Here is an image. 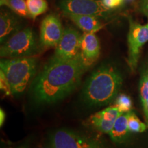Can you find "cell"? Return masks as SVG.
Instances as JSON below:
<instances>
[{
  "instance_id": "6da1fadb",
  "label": "cell",
  "mask_w": 148,
  "mask_h": 148,
  "mask_svg": "<svg viewBox=\"0 0 148 148\" xmlns=\"http://www.w3.org/2000/svg\"><path fill=\"white\" fill-rule=\"evenodd\" d=\"M87 69L80 53L69 60L52 56L33 81L34 100L40 103H52L63 99L78 86Z\"/></svg>"
},
{
  "instance_id": "7a4b0ae2",
  "label": "cell",
  "mask_w": 148,
  "mask_h": 148,
  "mask_svg": "<svg viewBox=\"0 0 148 148\" xmlns=\"http://www.w3.org/2000/svg\"><path fill=\"white\" fill-rule=\"evenodd\" d=\"M123 82L122 75L115 66L103 64L92 72L83 88L82 97L90 106L108 104L117 96Z\"/></svg>"
},
{
  "instance_id": "3957f363",
  "label": "cell",
  "mask_w": 148,
  "mask_h": 148,
  "mask_svg": "<svg viewBox=\"0 0 148 148\" xmlns=\"http://www.w3.org/2000/svg\"><path fill=\"white\" fill-rule=\"evenodd\" d=\"M36 68L37 60L32 56L3 58L0 62V71L8 79L13 95L21 94L26 89Z\"/></svg>"
},
{
  "instance_id": "277c9868",
  "label": "cell",
  "mask_w": 148,
  "mask_h": 148,
  "mask_svg": "<svg viewBox=\"0 0 148 148\" xmlns=\"http://www.w3.org/2000/svg\"><path fill=\"white\" fill-rule=\"evenodd\" d=\"M36 36L30 27L21 29L1 44L0 55L3 58L32 56L38 51Z\"/></svg>"
},
{
  "instance_id": "5b68a950",
  "label": "cell",
  "mask_w": 148,
  "mask_h": 148,
  "mask_svg": "<svg viewBox=\"0 0 148 148\" xmlns=\"http://www.w3.org/2000/svg\"><path fill=\"white\" fill-rule=\"evenodd\" d=\"M58 6L62 13L93 16L106 18L111 14L101 0H59Z\"/></svg>"
},
{
  "instance_id": "8992f818",
  "label": "cell",
  "mask_w": 148,
  "mask_h": 148,
  "mask_svg": "<svg viewBox=\"0 0 148 148\" xmlns=\"http://www.w3.org/2000/svg\"><path fill=\"white\" fill-rule=\"evenodd\" d=\"M49 140L52 148H104L99 140L66 129L56 130Z\"/></svg>"
},
{
  "instance_id": "52a82bcc",
  "label": "cell",
  "mask_w": 148,
  "mask_h": 148,
  "mask_svg": "<svg viewBox=\"0 0 148 148\" xmlns=\"http://www.w3.org/2000/svg\"><path fill=\"white\" fill-rule=\"evenodd\" d=\"M148 41V25H140L129 18L127 34V64L132 72L137 67L142 47Z\"/></svg>"
},
{
  "instance_id": "ba28073f",
  "label": "cell",
  "mask_w": 148,
  "mask_h": 148,
  "mask_svg": "<svg viewBox=\"0 0 148 148\" xmlns=\"http://www.w3.org/2000/svg\"><path fill=\"white\" fill-rule=\"evenodd\" d=\"M81 38L82 35L77 29L71 27H65L60 41L56 46L53 57L63 60L77 57L80 53Z\"/></svg>"
},
{
  "instance_id": "9c48e42d",
  "label": "cell",
  "mask_w": 148,
  "mask_h": 148,
  "mask_svg": "<svg viewBox=\"0 0 148 148\" xmlns=\"http://www.w3.org/2000/svg\"><path fill=\"white\" fill-rule=\"evenodd\" d=\"M64 29L58 16L48 14L42 19L40 27V42L45 48L56 47L63 34Z\"/></svg>"
},
{
  "instance_id": "30bf717a",
  "label": "cell",
  "mask_w": 148,
  "mask_h": 148,
  "mask_svg": "<svg viewBox=\"0 0 148 148\" xmlns=\"http://www.w3.org/2000/svg\"><path fill=\"white\" fill-rule=\"evenodd\" d=\"M100 54V43L95 33H84L80 42V56L88 68L99 58Z\"/></svg>"
},
{
  "instance_id": "8fae6325",
  "label": "cell",
  "mask_w": 148,
  "mask_h": 148,
  "mask_svg": "<svg viewBox=\"0 0 148 148\" xmlns=\"http://www.w3.org/2000/svg\"><path fill=\"white\" fill-rule=\"evenodd\" d=\"M121 113L115 106L107 107L90 116V123L99 132L109 134Z\"/></svg>"
},
{
  "instance_id": "7c38bea8",
  "label": "cell",
  "mask_w": 148,
  "mask_h": 148,
  "mask_svg": "<svg viewBox=\"0 0 148 148\" xmlns=\"http://www.w3.org/2000/svg\"><path fill=\"white\" fill-rule=\"evenodd\" d=\"M14 12L1 10L0 13V42L2 44L11 36L21 30L22 23Z\"/></svg>"
},
{
  "instance_id": "4fadbf2b",
  "label": "cell",
  "mask_w": 148,
  "mask_h": 148,
  "mask_svg": "<svg viewBox=\"0 0 148 148\" xmlns=\"http://www.w3.org/2000/svg\"><path fill=\"white\" fill-rule=\"evenodd\" d=\"M64 16L73 21L84 33H96L103 27L98 18L93 16L73 14H65Z\"/></svg>"
},
{
  "instance_id": "5bb4252c",
  "label": "cell",
  "mask_w": 148,
  "mask_h": 148,
  "mask_svg": "<svg viewBox=\"0 0 148 148\" xmlns=\"http://www.w3.org/2000/svg\"><path fill=\"white\" fill-rule=\"evenodd\" d=\"M128 115L129 112L120 114L116 119L113 127L109 132L110 138L115 143H123L128 138L129 133H130L127 125Z\"/></svg>"
},
{
  "instance_id": "9a60e30c",
  "label": "cell",
  "mask_w": 148,
  "mask_h": 148,
  "mask_svg": "<svg viewBox=\"0 0 148 148\" xmlns=\"http://www.w3.org/2000/svg\"><path fill=\"white\" fill-rule=\"evenodd\" d=\"M1 6H5L18 16L29 18L25 0H0Z\"/></svg>"
},
{
  "instance_id": "2e32d148",
  "label": "cell",
  "mask_w": 148,
  "mask_h": 148,
  "mask_svg": "<svg viewBox=\"0 0 148 148\" xmlns=\"http://www.w3.org/2000/svg\"><path fill=\"white\" fill-rule=\"evenodd\" d=\"M29 18H36L40 14L45 13L48 9L46 0H25Z\"/></svg>"
},
{
  "instance_id": "e0dca14e",
  "label": "cell",
  "mask_w": 148,
  "mask_h": 148,
  "mask_svg": "<svg viewBox=\"0 0 148 148\" xmlns=\"http://www.w3.org/2000/svg\"><path fill=\"white\" fill-rule=\"evenodd\" d=\"M121 113H127L132 111V101L130 96L126 94H119L115 98L114 105Z\"/></svg>"
},
{
  "instance_id": "ac0fdd59",
  "label": "cell",
  "mask_w": 148,
  "mask_h": 148,
  "mask_svg": "<svg viewBox=\"0 0 148 148\" xmlns=\"http://www.w3.org/2000/svg\"><path fill=\"white\" fill-rule=\"evenodd\" d=\"M127 125L130 132L140 133L146 130L147 126L143 122H142L138 119V116L135 114L134 112H129L128 119H127Z\"/></svg>"
},
{
  "instance_id": "d6986e66",
  "label": "cell",
  "mask_w": 148,
  "mask_h": 148,
  "mask_svg": "<svg viewBox=\"0 0 148 148\" xmlns=\"http://www.w3.org/2000/svg\"><path fill=\"white\" fill-rule=\"evenodd\" d=\"M140 96L142 105L148 101V64L144 69L140 80Z\"/></svg>"
},
{
  "instance_id": "ffe728a7",
  "label": "cell",
  "mask_w": 148,
  "mask_h": 148,
  "mask_svg": "<svg viewBox=\"0 0 148 148\" xmlns=\"http://www.w3.org/2000/svg\"><path fill=\"white\" fill-rule=\"evenodd\" d=\"M0 88L5 95L10 96L13 95L8 79L1 71H0Z\"/></svg>"
},
{
  "instance_id": "44dd1931",
  "label": "cell",
  "mask_w": 148,
  "mask_h": 148,
  "mask_svg": "<svg viewBox=\"0 0 148 148\" xmlns=\"http://www.w3.org/2000/svg\"><path fill=\"white\" fill-rule=\"evenodd\" d=\"M105 6L110 9H115L123 5L125 0H101Z\"/></svg>"
},
{
  "instance_id": "7402d4cb",
  "label": "cell",
  "mask_w": 148,
  "mask_h": 148,
  "mask_svg": "<svg viewBox=\"0 0 148 148\" xmlns=\"http://www.w3.org/2000/svg\"><path fill=\"white\" fill-rule=\"evenodd\" d=\"M140 10L148 18V0H140Z\"/></svg>"
},
{
  "instance_id": "603a6c76",
  "label": "cell",
  "mask_w": 148,
  "mask_h": 148,
  "mask_svg": "<svg viewBox=\"0 0 148 148\" xmlns=\"http://www.w3.org/2000/svg\"><path fill=\"white\" fill-rule=\"evenodd\" d=\"M5 117V112H3V110L1 108V110H0V124H1V126H2V125L3 124Z\"/></svg>"
},
{
  "instance_id": "cb8c5ba5",
  "label": "cell",
  "mask_w": 148,
  "mask_h": 148,
  "mask_svg": "<svg viewBox=\"0 0 148 148\" xmlns=\"http://www.w3.org/2000/svg\"><path fill=\"white\" fill-rule=\"evenodd\" d=\"M15 148H29V147H28V145H25V144H24V145H19V146H18V147H16Z\"/></svg>"
},
{
  "instance_id": "d4e9b609",
  "label": "cell",
  "mask_w": 148,
  "mask_h": 148,
  "mask_svg": "<svg viewBox=\"0 0 148 148\" xmlns=\"http://www.w3.org/2000/svg\"><path fill=\"white\" fill-rule=\"evenodd\" d=\"M145 118H146V121H147V125L148 127V114H145Z\"/></svg>"
},
{
  "instance_id": "484cf974",
  "label": "cell",
  "mask_w": 148,
  "mask_h": 148,
  "mask_svg": "<svg viewBox=\"0 0 148 148\" xmlns=\"http://www.w3.org/2000/svg\"><path fill=\"white\" fill-rule=\"evenodd\" d=\"M133 0H125V1H132Z\"/></svg>"
},
{
  "instance_id": "4316f807",
  "label": "cell",
  "mask_w": 148,
  "mask_h": 148,
  "mask_svg": "<svg viewBox=\"0 0 148 148\" xmlns=\"http://www.w3.org/2000/svg\"><path fill=\"white\" fill-rule=\"evenodd\" d=\"M147 25H148V23H147Z\"/></svg>"
}]
</instances>
